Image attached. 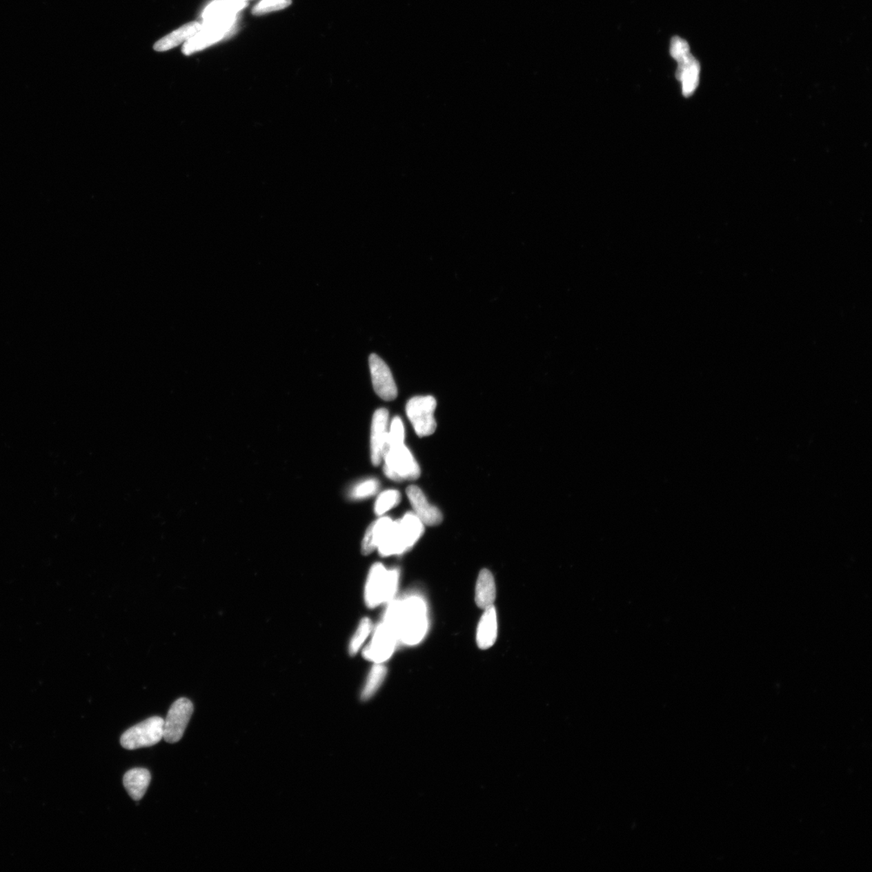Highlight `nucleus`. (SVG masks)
I'll use <instances>...</instances> for the list:
<instances>
[{
    "label": "nucleus",
    "mask_w": 872,
    "mask_h": 872,
    "mask_svg": "<svg viewBox=\"0 0 872 872\" xmlns=\"http://www.w3.org/2000/svg\"><path fill=\"white\" fill-rule=\"evenodd\" d=\"M164 724L162 717H153L128 729L121 738L122 747L134 751L156 745L164 738Z\"/></svg>",
    "instance_id": "obj_5"
},
{
    "label": "nucleus",
    "mask_w": 872,
    "mask_h": 872,
    "mask_svg": "<svg viewBox=\"0 0 872 872\" xmlns=\"http://www.w3.org/2000/svg\"><path fill=\"white\" fill-rule=\"evenodd\" d=\"M292 3V0H262L253 9L254 15H264L269 12L282 10Z\"/></svg>",
    "instance_id": "obj_24"
},
{
    "label": "nucleus",
    "mask_w": 872,
    "mask_h": 872,
    "mask_svg": "<svg viewBox=\"0 0 872 872\" xmlns=\"http://www.w3.org/2000/svg\"><path fill=\"white\" fill-rule=\"evenodd\" d=\"M495 599L496 586L494 576L489 571L484 568L480 572L477 578L475 591L476 604L479 608L486 609L494 605Z\"/></svg>",
    "instance_id": "obj_15"
},
{
    "label": "nucleus",
    "mask_w": 872,
    "mask_h": 872,
    "mask_svg": "<svg viewBox=\"0 0 872 872\" xmlns=\"http://www.w3.org/2000/svg\"><path fill=\"white\" fill-rule=\"evenodd\" d=\"M400 501L401 495L397 490H388L382 492L376 502V514L379 516L386 514L388 511L399 504Z\"/></svg>",
    "instance_id": "obj_21"
},
{
    "label": "nucleus",
    "mask_w": 872,
    "mask_h": 872,
    "mask_svg": "<svg viewBox=\"0 0 872 872\" xmlns=\"http://www.w3.org/2000/svg\"><path fill=\"white\" fill-rule=\"evenodd\" d=\"M671 54L676 61L684 59V57L691 54L688 43L679 37H674L671 40Z\"/></svg>",
    "instance_id": "obj_26"
},
{
    "label": "nucleus",
    "mask_w": 872,
    "mask_h": 872,
    "mask_svg": "<svg viewBox=\"0 0 872 872\" xmlns=\"http://www.w3.org/2000/svg\"><path fill=\"white\" fill-rule=\"evenodd\" d=\"M383 459L384 472L391 480H416L420 476L419 464L404 444L388 448Z\"/></svg>",
    "instance_id": "obj_3"
},
{
    "label": "nucleus",
    "mask_w": 872,
    "mask_h": 872,
    "mask_svg": "<svg viewBox=\"0 0 872 872\" xmlns=\"http://www.w3.org/2000/svg\"><path fill=\"white\" fill-rule=\"evenodd\" d=\"M235 1L246 2V0H235Z\"/></svg>",
    "instance_id": "obj_27"
},
{
    "label": "nucleus",
    "mask_w": 872,
    "mask_h": 872,
    "mask_svg": "<svg viewBox=\"0 0 872 872\" xmlns=\"http://www.w3.org/2000/svg\"><path fill=\"white\" fill-rule=\"evenodd\" d=\"M393 521L388 517H382L369 526L363 539L362 552L364 555L370 554L378 548L390 530Z\"/></svg>",
    "instance_id": "obj_16"
},
{
    "label": "nucleus",
    "mask_w": 872,
    "mask_h": 872,
    "mask_svg": "<svg viewBox=\"0 0 872 872\" xmlns=\"http://www.w3.org/2000/svg\"><path fill=\"white\" fill-rule=\"evenodd\" d=\"M497 614L494 605H492L485 609V613L482 615L479 624H478L477 633L478 647L482 649H487L494 646L497 639Z\"/></svg>",
    "instance_id": "obj_13"
},
{
    "label": "nucleus",
    "mask_w": 872,
    "mask_h": 872,
    "mask_svg": "<svg viewBox=\"0 0 872 872\" xmlns=\"http://www.w3.org/2000/svg\"><path fill=\"white\" fill-rule=\"evenodd\" d=\"M378 489L379 482L376 479L366 480L354 488L352 497L357 499H364V497L375 495Z\"/></svg>",
    "instance_id": "obj_25"
},
{
    "label": "nucleus",
    "mask_w": 872,
    "mask_h": 872,
    "mask_svg": "<svg viewBox=\"0 0 872 872\" xmlns=\"http://www.w3.org/2000/svg\"><path fill=\"white\" fill-rule=\"evenodd\" d=\"M371 631L372 623L370 620H362L350 644V653L352 655H354L359 651V648L361 647L362 644L366 641Z\"/></svg>",
    "instance_id": "obj_22"
},
{
    "label": "nucleus",
    "mask_w": 872,
    "mask_h": 872,
    "mask_svg": "<svg viewBox=\"0 0 872 872\" xmlns=\"http://www.w3.org/2000/svg\"><path fill=\"white\" fill-rule=\"evenodd\" d=\"M151 775L148 770L135 769L127 772L123 779V784L135 802L143 798L150 783Z\"/></svg>",
    "instance_id": "obj_14"
},
{
    "label": "nucleus",
    "mask_w": 872,
    "mask_h": 872,
    "mask_svg": "<svg viewBox=\"0 0 872 872\" xmlns=\"http://www.w3.org/2000/svg\"><path fill=\"white\" fill-rule=\"evenodd\" d=\"M372 382L377 395L385 401H392L397 396V388L390 368L376 354L369 357Z\"/></svg>",
    "instance_id": "obj_9"
},
{
    "label": "nucleus",
    "mask_w": 872,
    "mask_h": 872,
    "mask_svg": "<svg viewBox=\"0 0 872 872\" xmlns=\"http://www.w3.org/2000/svg\"><path fill=\"white\" fill-rule=\"evenodd\" d=\"M246 6V2L235 0H217L208 6L203 12L204 21L211 19L235 15Z\"/></svg>",
    "instance_id": "obj_19"
},
{
    "label": "nucleus",
    "mask_w": 872,
    "mask_h": 872,
    "mask_svg": "<svg viewBox=\"0 0 872 872\" xmlns=\"http://www.w3.org/2000/svg\"><path fill=\"white\" fill-rule=\"evenodd\" d=\"M397 642L395 628L384 620L377 628L371 643L364 649V655L376 663L386 662L395 651Z\"/></svg>",
    "instance_id": "obj_8"
},
{
    "label": "nucleus",
    "mask_w": 872,
    "mask_h": 872,
    "mask_svg": "<svg viewBox=\"0 0 872 872\" xmlns=\"http://www.w3.org/2000/svg\"><path fill=\"white\" fill-rule=\"evenodd\" d=\"M201 23L197 22H192L187 25L179 28V30L170 33L164 39L159 40L155 45V50L157 51H166L174 48V47L182 43L184 41H188L195 36L197 32L201 30Z\"/></svg>",
    "instance_id": "obj_17"
},
{
    "label": "nucleus",
    "mask_w": 872,
    "mask_h": 872,
    "mask_svg": "<svg viewBox=\"0 0 872 872\" xmlns=\"http://www.w3.org/2000/svg\"><path fill=\"white\" fill-rule=\"evenodd\" d=\"M388 412L386 409H378L374 413L371 426V459L373 466H378L382 462L386 451L388 442Z\"/></svg>",
    "instance_id": "obj_10"
},
{
    "label": "nucleus",
    "mask_w": 872,
    "mask_h": 872,
    "mask_svg": "<svg viewBox=\"0 0 872 872\" xmlns=\"http://www.w3.org/2000/svg\"><path fill=\"white\" fill-rule=\"evenodd\" d=\"M399 521L401 532L405 540L407 548L410 549L424 532V524L417 517L415 513H406Z\"/></svg>",
    "instance_id": "obj_18"
},
{
    "label": "nucleus",
    "mask_w": 872,
    "mask_h": 872,
    "mask_svg": "<svg viewBox=\"0 0 872 872\" xmlns=\"http://www.w3.org/2000/svg\"><path fill=\"white\" fill-rule=\"evenodd\" d=\"M399 579L396 570L386 571L377 563L371 568L366 589V601L369 608L391 601L395 596Z\"/></svg>",
    "instance_id": "obj_2"
},
{
    "label": "nucleus",
    "mask_w": 872,
    "mask_h": 872,
    "mask_svg": "<svg viewBox=\"0 0 872 872\" xmlns=\"http://www.w3.org/2000/svg\"><path fill=\"white\" fill-rule=\"evenodd\" d=\"M386 674V668L382 665L381 663H377V665L373 667L370 674L368 675L366 684L364 686L362 691L363 700L370 699L377 693L379 687L382 686L383 681L385 680Z\"/></svg>",
    "instance_id": "obj_20"
},
{
    "label": "nucleus",
    "mask_w": 872,
    "mask_h": 872,
    "mask_svg": "<svg viewBox=\"0 0 872 872\" xmlns=\"http://www.w3.org/2000/svg\"><path fill=\"white\" fill-rule=\"evenodd\" d=\"M435 408L436 400L433 396H417L407 402V417L419 437L435 433L437 428L434 417Z\"/></svg>",
    "instance_id": "obj_6"
},
{
    "label": "nucleus",
    "mask_w": 872,
    "mask_h": 872,
    "mask_svg": "<svg viewBox=\"0 0 872 872\" xmlns=\"http://www.w3.org/2000/svg\"><path fill=\"white\" fill-rule=\"evenodd\" d=\"M677 78L682 83V93L685 97H690L695 91L699 84L700 66L699 61L691 54L677 61Z\"/></svg>",
    "instance_id": "obj_12"
},
{
    "label": "nucleus",
    "mask_w": 872,
    "mask_h": 872,
    "mask_svg": "<svg viewBox=\"0 0 872 872\" xmlns=\"http://www.w3.org/2000/svg\"><path fill=\"white\" fill-rule=\"evenodd\" d=\"M384 620L395 628L398 641L408 646L419 644L428 630L426 606L419 597L393 602Z\"/></svg>",
    "instance_id": "obj_1"
},
{
    "label": "nucleus",
    "mask_w": 872,
    "mask_h": 872,
    "mask_svg": "<svg viewBox=\"0 0 872 872\" xmlns=\"http://www.w3.org/2000/svg\"><path fill=\"white\" fill-rule=\"evenodd\" d=\"M193 713V704L186 698L175 701L168 711L164 724V739L168 743H177L184 736Z\"/></svg>",
    "instance_id": "obj_7"
},
{
    "label": "nucleus",
    "mask_w": 872,
    "mask_h": 872,
    "mask_svg": "<svg viewBox=\"0 0 872 872\" xmlns=\"http://www.w3.org/2000/svg\"><path fill=\"white\" fill-rule=\"evenodd\" d=\"M404 439L405 428L404 422L399 417H395L392 420L390 430H388L387 448L404 444Z\"/></svg>",
    "instance_id": "obj_23"
},
{
    "label": "nucleus",
    "mask_w": 872,
    "mask_h": 872,
    "mask_svg": "<svg viewBox=\"0 0 872 872\" xmlns=\"http://www.w3.org/2000/svg\"><path fill=\"white\" fill-rule=\"evenodd\" d=\"M406 495L408 496L414 513L424 525H439L442 523L443 515L440 511L426 499L424 492L418 486H410L407 488Z\"/></svg>",
    "instance_id": "obj_11"
},
{
    "label": "nucleus",
    "mask_w": 872,
    "mask_h": 872,
    "mask_svg": "<svg viewBox=\"0 0 872 872\" xmlns=\"http://www.w3.org/2000/svg\"><path fill=\"white\" fill-rule=\"evenodd\" d=\"M236 20L237 14L204 21L201 30L184 44V54L195 53L224 39L233 31Z\"/></svg>",
    "instance_id": "obj_4"
}]
</instances>
